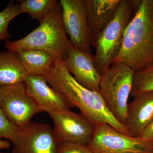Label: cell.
I'll return each instance as SVG.
<instances>
[{
	"mask_svg": "<svg viewBox=\"0 0 153 153\" xmlns=\"http://www.w3.org/2000/svg\"><path fill=\"white\" fill-rule=\"evenodd\" d=\"M44 76L51 87L63 94L71 108H78L80 114L94 126L107 124L130 135L125 126L120 123L110 112L100 92L88 89L78 83L67 70L63 60L57 58Z\"/></svg>",
	"mask_w": 153,
	"mask_h": 153,
	"instance_id": "cell-1",
	"label": "cell"
},
{
	"mask_svg": "<svg viewBox=\"0 0 153 153\" xmlns=\"http://www.w3.org/2000/svg\"><path fill=\"white\" fill-rule=\"evenodd\" d=\"M153 62V0H142L124 30L121 48L113 63H123L135 72Z\"/></svg>",
	"mask_w": 153,
	"mask_h": 153,
	"instance_id": "cell-2",
	"label": "cell"
},
{
	"mask_svg": "<svg viewBox=\"0 0 153 153\" xmlns=\"http://www.w3.org/2000/svg\"><path fill=\"white\" fill-rule=\"evenodd\" d=\"M71 45L63 27L59 1L38 27L19 40L7 41L6 48L14 53L24 49H38L64 60Z\"/></svg>",
	"mask_w": 153,
	"mask_h": 153,
	"instance_id": "cell-3",
	"label": "cell"
},
{
	"mask_svg": "<svg viewBox=\"0 0 153 153\" xmlns=\"http://www.w3.org/2000/svg\"><path fill=\"white\" fill-rule=\"evenodd\" d=\"M142 0H120L114 17L96 36L91 45L96 49L94 61L102 75L114 62L120 51L126 28L136 13Z\"/></svg>",
	"mask_w": 153,
	"mask_h": 153,
	"instance_id": "cell-4",
	"label": "cell"
},
{
	"mask_svg": "<svg viewBox=\"0 0 153 153\" xmlns=\"http://www.w3.org/2000/svg\"><path fill=\"white\" fill-rule=\"evenodd\" d=\"M134 73V70L123 63H112L102 75L100 85V93L108 109L124 126Z\"/></svg>",
	"mask_w": 153,
	"mask_h": 153,
	"instance_id": "cell-5",
	"label": "cell"
},
{
	"mask_svg": "<svg viewBox=\"0 0 153 153\" xmlns=\"http://www.w3.org/2000/svg\"><path fill=\"white\" fill-rule=\"evenodd\" d=\"M88 147L93 153H153V141L125 134L107 124L95 126Z\"/></svg>",
	"mask_w": 153,
	"mask_h": 153,
	"instance_id": "cell-6",
	"label": "cell"
},
{
	"mask_svg": "<svg viewBox=\"0 0 153 153\" xmlns=\"http://www.w3.org/2000/svg\"><path fill=\"white\" fill-rule=\"evenodd\" d=\"M59 2L63 27L70 44L82 52L92 54V36L88 23L85 0Z\"/></svg>",
	"mask_w": 153,
	"mask_h": 153,
	"instance_id": "cell-7",
	"label": "cell"
},
{
	"mask_svg": "<svg viewBox=\"0 0 153 153\" xmlns=\"http://www.w3.org/2000/svg\"><path fill=\"white\" fill-rule=\"evenodd\" d=\"M0 107L9 120L19 128L43 112L28 95L24 82L0 87Z\"/></svg>",
	"mask_w": 153,
	"mask_h": 153,
	"instance_id": "cell-8",
	"label": "cell"
},
{
	"mask_svg": "<svg viewBox=\"0 0 153 153\" xmlns=\"http://www.w3.org/2000/svg\"><path fill=\"white\" fill-rule=\"evenodd\" d=\"M49 115L54 123L53 133L57 143H76L88 146L93 139L95 126L81 114L69 109Z\"/></svg>",
	"mask_w": 153,
	"mask_h": 153,
	"instance_id": "cell-9",
	"label": "cell"
},
{
	"mask_svg": "<svg viewBox=\"0 0 153 153\" xmlns=\"http://www.w3.org/2000/svg\"><path fill=\"white\" fill-rule=\"evenodd\" d=\"M12 153H56L57 143L49 124L31 121L20 128Z\"/></svg>",
	"mask_w": 153,
	"mask_h": 153,
	"instance_id": "cell-10",
	"label": "cell"
},
{
	"mask_svg": "<svg viewBox=\"0 0 153 153\" xmlns=\"http://www.w3.org/2000/svg\"><path fill=\"white\" fill-rule=\"evenodd\" d=\"M24 83L28 95L42 111L50 114L71 108L63 94L51 87L44 76L28 75Z\"/></svg>",
	"mask_w": 153,
	"mask_h": 153,
	"instance_id": "cell-11",
	"label": "cell"
},
{
	"mask_svg": "<svg viewBox=\"0 0 153 153\" xmlns=\"http://www.w3.org/2000/svg\"><path fill=\"white\" fill-rule=\"evenodd\" d=\"M63 62L78 83L88 89L100 92L101 75L94 66L93 55L82 52L71 45Z\"/></svg>",
	"mask_w": 153,
	"mask_h": 153,
	"instance_id": "cell-12",
	"label": "cell"
},
{
	"mask_svg": "<svg viewBox=\"0 0 153 153\" xmlns=\"http://www.w3.org/2000/svg\"><path fill=\"white\" fill-rule=\"evenodd\" d=\"M128 106L125 126L130 135L140 137L153 121V91L134 97Z\"/></svg>",
	"mask_w": 153,
	"mask_h": 153,
	"instance_id": "cell-13",
	"label": "cell"
},
{
	"mask_svg": "<svg viewBox=\"0 0 153 153\" xmlns=\"http://www.w3.org/2000/svg\"><path fill=\"white\" fill-rule=\"evenodd\" d=\"M120 0H85L88 27L94 38L111 22Z\"/></svg>",
	"mask_w": 153,
	"mask_h": 153,
	"instance_id": "cell-14",
	"label": "cell"
},
{
	"mask_svg": "<svg viewBox=\"0 0 153 153\" xmlns=\"http://www.w3.org/2000/svg\"><path fill=\"white\" fill-rule=\"evenodd\" d=\"M15 54L28 75L45 76L57 59L48 52L38 49H24Z\"/></svg>",
	"mask_w": 153,
	"mask_h": 153,
	"instance_id": "cell-15",
	"label": "cell"
},
{
	"mask_svg": "<svg viewBox=\"0 0 153 153\" xmlns=\"http://www.w3.org/2000/svg\"><path fill=\"white\" fill-rule=\"evenodd\" d=\"M28 74L14 52H0V87L25 82Z\"/></svg>",
	"mask_w": 153,
	"mask_h": 153,
	"instance_id": "cell-16",
	"label": "cell"
},
{
	"mask_svg": "<svg viewBox=\"0 0 153 153\" xmlns=\"http://www.w3.org/2000/svg\"><path fill=\"white\" fill-rule=\"evenodd\" d=\"M58 2L57 0H25L19 5L22 13L29 14L40 24Z\"/></svg>",
	"mask_w": 153,
	"mask_h": 153,
	"instance_id": "cell-17",
	"label": "cell"
},
{
	"mask_svg": "<svg viewBox=\"0 0 153 153\" xmlns=\"http://www.w3.org/2000/svg\"><path fill=\"white\" fill-rule=\"evenodd\" d=\"M149 91H153V62L149 66L135 71L131 96L134 97Z\"/></svg>",
	"mask_w": 153,
	"mask_h": 153,
	"instance_id": "cell-18",
	"label": "cell"
},
{
	"mask_svg": "<svg viewBox=\"0 0 153 153\" xmlns=\"http://www.w3.org/2000/svg\"><path fill=\"white\" fill-rule=\"evenodd\" d=\"M22 14L20 5L13 2L9 3L5 8L0 12V40L8 41L10 36L8 27L13 19Z\"/></svg>",
	"mask_w": 153,
	"mask_h": 153,
	"instance_id": "cell-19",
	"label": "cell"
},
{
	"mask_svg": "<svg viewBox=\"0 0 153 153\" xmlns=\"http://www.w3.org/2000/svg\"><path fill=\"white\" fill-rule=\"evenodd\" d=\"M19 131L20 128L9 120L0 107V138H4L13 142Z\"/></svg>",
	"mask_w": 153,
	"mask_h": 153,
	"instance_id": "cell-20",
	"label": "cell"
},
{
	"mask_svg": "<svg viewBox=\"0 0 153 153\" xmlns=\"http://www.w3.org/2000/svg\"><path fill=\"white\" fill-rule=\"evenodd\" d=\"M56 153H93L88 146L78 143H57Z\"/></svg>",
	"mask_w": 153,
	"mask_h": 153,
	"instance_id": "cell-21",
	"label": "cell"
},
{
	"mask_svg": "<svg viewBox=\"0 0 153 153\" xmlns=\"http://www.w3.org/2000/svg\"><path fill=\"white\" fill-rule=\"evenodd\" d=\"M140 137L146 140L153 141V121L146 128Z\"/></svg>",
	"mask_w": 153,
	"mask_h": 153,
	"instance_id": "cell-22",
	"label": "cell"
},
{
	"mask_svg": "<svg viewBox=\"0 0 153 153\" xmlns=\"http://www.w3.org/2000/svg\"><path fill=\"white\" fill-rule=\"evenodd\" d=\"M11 145V143L10 141L0 139V150L10 149Z\"/></svg>",
	"mask_w": 153,
	"mask_h": 153,
	"instance_id": "cell-23",
	"label": "cell"
},
{
	"mask_svg": "<svg viewBox=\"0 0 153 153\" xmlns=\"http://www.w3.org/2000/svg\"><path fill=\"white\" fill-rule=\"evenodd\" d=\"M0 153H3L0 152Z\"/></svg>",
	"mask_w": 153,
	"mask_h": 153,
	"instance_id": "cell-24",
	"label": "cell"
}]
</instances>
